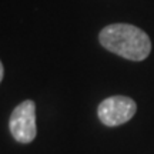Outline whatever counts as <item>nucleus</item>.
Returning <instances> with one entry per match:
<instances>
[{"mask_svg":"<svg viewBox=\"0 0 154 154\" xmlns=\"http://www.w3.org/2000/svg\"><path fill=\"white\" fill-rule=\"evenodd\" d=\"M100 44L109 51L127 60L141 61L151 51L149 34L137 26L127 23H114L106 26L99 34Z\"/></svg>","mask_w":154,"mask_h":154,"instance_id":"obj_1","label":"nucleus"},{"mask_svg":"<svg viewBox=\"0 0 154 154\" xmlns=\"http://www.w3.org/2000/svg\"><path fill=\"white\" fill-rule=\"evenodd\" d=\"M9 128L11 136L19 143L27 144L36 138V104L33 100H24L11 111Z\"/></svg>","mask_w":154,"mask_h":154,"instance_id":"obj_2","label":"nucleus"},{"mask_svg":"<svg viewBox=\"0 0 154 154\" xmlns=\"http://www.w3.org/2000/svg\"><path fill=\"white\" fill-rule=\"evenodd\" d=\"M137 111L136 101L126 96H111L99 104L97 114L100 121L109 127H117L131 120Z\"/></svg>","mask_w":154,"mask_h":154,"instance_id":"obj_3","label":"nucleus"},{"mask_svg":"<svg viewBox=\"0 0 154 154\" xmlns=\"http://www.w3.org/2000/svg\"><path fill=\"white\" fill-rule=\"evenodd\" d=\"M3 76H5V67H3L2 61H0V83H2V80H3Z\"/></svg>","mask_w":154,"mask_h":154,"instance_id":"obj_4","label":"nucleus"}]
</instances>
